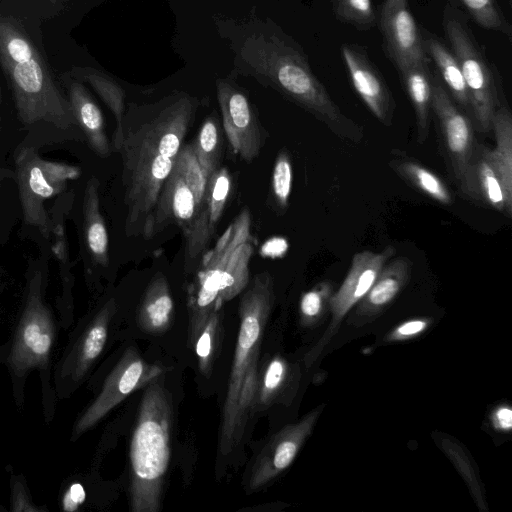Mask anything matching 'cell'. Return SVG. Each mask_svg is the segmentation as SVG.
<instances>
[{
	"instance_id": "cell-1",
	"label": "cell",
	"mask_w": 512,
	"mask_h": 512,
	"mask_svg": "<svg viewBox=\"0 0 512 512\" xmlns=\"http://www.w3.org/2000/svg\"><path fill=\"white\" fill-rule=\"evenodd\" d=\"M251 73L324 123L343 140L360 142L363 129L346 117L314 75L302 49L277 33L255 34L241 48Z\"/></svg>"
},
{
	"instance_id": "cell-2",
	"label": "cell",
	"mask_w": 512,
	"mask_h": 512,
	"mask_svg": "<svg viewBox=\"0 0 512 512\" xmlns=\"http://www.w3.org/2000/svg\"><path fill=\"white\" fill-rule=\"evenodd\" d=\"M41 275L31 278L10 338L0 345V363L11 379L12 393L22 408L29 374L37 371L41 384V404L46 423L56 411L52 357L57 345L59 324L44 300Z\"/></svg>"
},
{
	"instance_id": "cell-3",
	"label": "cell",
	"mask_w": 512,
	"mask_h": 512,
	"mask_svg": "<svg viewBox=\"0 0 512 512\" xmlns=\"http://www.w3.org/2000/svg\"><path fill=\"white\" fill-rule=\"evenodd\" d=\"M240 299V326L223 408L219 451L225 455L240 442L257 380L261 340L274 300L273 278L256 274Z\"/></svg>"
},
{
	"instance_id": "cell-4",
	"label": "cell",
	"mask_w": 512,
	"mask_h": 512,
	"mask_svg": "<svg viewBox=\"0 0 512 512\" xmlns=\"http://www.w3.org/2000/svg\"><path fill=\"white\" fill-rule=\"evenodd\" d=\"M173 409L167 391L151 382L146 388L130 444L131 509L156 512L160 508L170 459Z\"/></svg>"
},
{
	"instance_id": "cell-5",
	"label": "cell",
	"mask_w": 512,
	"mask_h": 512,
	"mask_svg": "<svg viewBox=\"0 0 512 512\" xmlns=\"http://www.w3.org/2000/svg\"><path fill=\"white\" fill-rule=\"evenodd\" d=\"M197 110L196 100L180 93L145 106H129L121 128V147L176 158Z\"/></svg>"
},
{
	"instance_id": "cell-6",
	"label": "cell",
	"mask_w": 512,
	"mask_h": 512,
	"mask_svg": "<svg viewBox=\"0 0 512 512\" xmlns=\"http://www.w3.org/2000/svg\"><path fill=\"white\" fill-rule=\"evenodd\" d=\"M442 26L450 49L461 68L470 96L472 116L479 128L484 133H489L493 116L502 105L497 74L460 9L446 5Z\"/></svg>"
},
{
	"instance_id": "cell-7",
	"label": "cell",
	"mask_w": 512,
	"mask_h": 512,
	"mask_svg": "<svg viewBox=\"0 0 512 512\" xmlns=\"http://www.w3.org/2000/svg\"><path fill=\"white\" fill-rule=\"evenodd\" d=\"M170 225H177L184 234V262L186 270H190L199 260L213 232L208 216L199 210L191 190L175 165L162 186L142 234L152 238Z\"/></svg>"
},
{
	"instance_id": "cell-8",
	"label": "cell",
	"mask_w": 512,
	"mask_h": 512,
	"mask_svg": "<svg viewBox=\"0 0 512 512\" xmlns=\"http://www.w3.org/2000/svg\"><path fill=\"white\" fill-rule=\"evenodd\" d=\"M251 214L242 210L225 229L215 246L202 258L201 269L188 288V345L192 347L209 315L220 310L221 276L235 248L251 239Z\"/></svg>"
},
{
	"instance_id": "cell-9",
	"label": "cell",
	"mask_w": 512,
	"mask_h": 512,
	"mask_svg": "<svg viewBox=\"0 0 512 512\" xmlns=\"http://www.w3.org/2000/svg\"><path fill=\"white\" fill-rule=\"evenodd\" d=\"M2 64L10 79L18 116L24 124L44 121L62 130L77 125L69 100L56 88L38 52L27 62Z\"/></svg>"
},
{
	"instance_id": "cell-10",
	"label": "cell",
	"mask_w": 512,
	"mask_h": 512,
	"mask_svg": "<svg viewBox=\"0 0 512 512\" xmlns=\"http://www.w3.org/2000/svg\"><path fill=\"white\" fill-rule=\"evenodd\" d=\"M117 311L114 298L107 300L91 317L79 323L53 368L57 400L71 397L102 354L110 325Z\"/></svg>"
},
{
	"instance_id": "cell-11",
	"label": "cell",
	"mask_w": 512,
	"mask_h": 512,
	"mask_svg": "<svg viewBox=\"0 0 512 512\" xmlns=\"http://www.w3.org/2000/svg\"><path fill=\"white\" fill-rule=\"evenodd\" d=\"M118 152L122 157L127 207L125 233L129 237L136 236L143 232L175 158L129 147H121Z\"/></svg>"
},
{
	"instance_id": "cell-12",
	"label": "cell",
	"mask_w": 512,
	"mask_h": 512,
	"mask_svg": "<svg viewBox=\"0 0 512 512\" xmlns=\"http://www.w3.org/2000/svg\"><path fill=\"white\" fill-rule=\"evenodd\" d=\"M431 111L438 123L449 174L462 197L468 199L471 160L478 142L469 116L452 100L436 73H433Z\"/></svg>"
},
{
	"instance_id": "cell-13",
	"label": "cell",
	"mask_w": 512,
	"mask_h": 512,
	"mask_svg": "<svg viewBox=\"0 0 512 512\" xmlns=\"http://www.w3.org/2000/svg\"><path fill=\"white\" fill-rule=\"evenodd\" d=\"M160 373L158 366L146 363L134 348L127 349L105 378L100 392L75 421L71 439L75 441L130 393L153 382Z\"/></svg>"
},
{
	"instance_id": "cell-14",
	"label": "cell",
	"mask_w": 512,
	"mask_h": 512,
	"mask_svg": "<svg viewBox=\"0 0 512 512\" xmlns=\"http://www.w3.org/2000/svg\"><path fill=\"white\" fill-rule=\"evenodd\" d=\"M394 254L395 248L389 245L381 252L362 251L353 256L344 281L330 298L331 322L323 336L305 358L307 367L317 360L336 334L341 321L367 294L383 267L392 259Z\"/></svg>"
},
{
	"instance_id": "cell-15",
	"label": "cell",
	"mask_w": 512,
	"mask_h": 512,
	"mask_svg": "<svg viewBox=\"0 0 512 512\" xmlns=\"http://www.w3.org/2000/svg\"><path fill=\"white\" fill-rule=\"evenodd\" d=\"M223 131L235 154L250 163L261 153L268 137L246 95L230 82L217 81Z\"/></svg>"
},
{
	"instance_id": "cell-16",
	"label": "cell",
	"mask_w": 512,
	"mask_h": 512,
	"mask_svg": "<svg viewBox=\"0 0 512 512\" xmlns=\"http://www.w3.org/2000/svg\"><path fill=\"white\" fill-rule=\"evenodd\" d=\"M379 28L383 49L397 70L428 59L408 0H384L379 15Z\"/></svg>"
},
{
	"instance_id": "cell-17",
	"label": "cell",
	"mask_w": 512,
	"mask_h": 512,
	"mask_svg": "<svg viewBox=\"0 0 512 512\" xmlns=\"http://www.w3.org/2000/svg\"><path fill=\"white\" fill-rule=\"evenodd\" d=\"M321 408H317L299 422L288 425L275 434L257 456L248 486L257 490L283 472L295 459L300 448L310 435Z\"/></svg>"
},
{
	"instance_id": "cell-18",
	"label": "cell",
	"mask_w": 512,
	"mask_h": 512,
	"mask_svg": "<svg viewBox=\"0 0 512 512\" xmlns=\"http://www.w3.org/2000/svg\"><path fill=\"white\" fill-rule=\"evenodd\" d=\"M341 54L352 85L370 112L383 125L393 121L395 101L389 87L367 52L356 44H342Z\"/></svg>"
},
{
	"instance_id": "cell-19",
	"label": "cell",
	"mask_w": 512,
	"mask_h": 512,
	"mask_svg": "<svg viewBox=\"0 0 512 512\" xmlns=\"http://www.w3.org/2000/svg\"><path fill=\"white\" fill-rule=\"evenodd\" d=\"M16 167L24 219L47 236L50 228L44 202L64 189L50 181L41 166V158L32 148L18 154Z\"/></svg>"
},
{
	"instance_id": "cell-20",
	"label": "cell",
	"mask_w": 512,
	"mask_h": 512,
	"mask_svg": "<svg viewBox=\"0 0 512 512\" xmlns=\"http://www.w3.org/2000/svg\"><path fill=\"white\" fill-rule=\"evenodd\" d=\"M411 270L412 262L404 256L386 263L367 294L349 315L348 324L361 327L381 315L408 283Z\"/></svg>"
},
{
	"instance_id": "cell-21",
	"label": "cell",
	"mask_w": 512,
	"mask_h": 512,
	"mask_svg": "<svg viewBox=\"0 0 512 512\" xmlns=\"http://www.w3.org/2000/svg\"><path fill=\"white\" fill-rule=\"evenodd\" d=\"M470 201L484 204L507 217L512 216V201L506 196L492 164L489 148L477 143L471 160Z\"/></svg>"
},
{
	"instance_id": "cell-22",
	"label": "cell",
	"mask_w": 512,
	"mask_h": 512,
	"mask_svg": "<svg viewBox=\"0 0 512 512\" xmlns=\"http://www.w3.org/2000/svg\"><path fill=\"white\" fill-rule=\"evenodd\" d=\"M424 51L436 66L437 74L456 105L472 115L470 96L456 57L450 48L436 35L420 28Z\"/></svg>"
},
{
	"instance_id": "cell-23",
	"label": "cell",
	"mask_w": 512,
	"mask_h": 512,
	"mask_svg": "<svg viewBox=\"0 0 512 512\" xmlns=\"http://www.w3.org/2000/svg\"><path fill=\"white\" fill-rule=\"evenodd\" d=\"M430 63L431 60L428 58L397 70L415 112L419 143L426 141L430 127L433 81Z\"/></svg>"
},
{
	"instance_id": "cell-24",
	"label": "cell",
	"mask_w": 512,
	"mask_h": 512,
	"mask_svg": "<svg viewBox=\"0 0 512 512\" xmlns=\"http://www.w3.org/2000/svg\"><path fill=\"white\" fill-rule=\"evenodd\" d=\"M69 103L90 147L99 156L108 157L112 147L105 133L102 112L81 84L74 82L69 86Z\"/></svg>"
},
{
	"instance_id": "cell-25",
	"label": "cell",
	"mask_w": 512,
	"mask_h": 512,
	"mask_svg": "<svg viewBox=\"0 0 512 512\" xmlns=\"http://www.w3.org/2000/svg\"><path fill=\"white\" fill-rule=\"evenodd\" d=\"M174 302L166 276L158 272L144 292L138 309V324L148 333H162L173 319Z\"/></svg>"
},
{
	"instance_id": "cell-26",
	"label": "cell",
	"mask_w": 512,
	"mask_h": 512,
	"mask_svg": "<svg viewBox=\"0 0 512 512\" xmlns=\"http://www.w3.org/2000/svg\"><path fill=\"white\" fill-rule=\"evenodd\" d=\"M83 215L88 250L96 263L107 266L109 262V239L104 218L100 211L99 181L95 177H91L86 184Z\"/></svg>"
},
{
	"instance_id": "cell-27",
	"label": "cell",
	"mask_w": 512,
	"mask_h": 512,
	"mask_svg": "<svg viewBox=\"0 0 512 512\" xmlns=\"http://www.w3.org/2000/svg\"><path fill=\"white\" fill-rule=\"evenodd\" d=\"M491 131L495 137L494 149H489L490 159L502 183L506 196L512 201V115L502 104L492 119Z\"/></svg>"
},
{
	"instance_id": "cell-28",
	"label": "cell",
	"mask_w": 512,
	"mask_h": 512,
	"mask_svg": "<svg viewBox=\"0 0 512 512\" xmlns=\"http://www.w3.org/2000/svg\"><path fill=\"white\" fill-rule=\"evenodd\" d=\"M289 365L285 359L275 356L257 374L256 386L250 411L268 408L282 396L289 377Z\"/></svg>"
},
{
	"instance_id": "cell-29",
	"label": "cell",
	"mask_w": 512,
	"mask_h": 512,
	"mask_svg": "<svg viewBox=\"0 0 512 512\" xmlns=\"http://www.w3.org/2000/svg\"><path fill=\"white\" fill-rule=\"evenodd\" d=\"M390 166L427 197L442 205L453 203V196L443 180L419 162L409 159L393 160Z\"/></svg>"
},
{
	"instance_id": "cell-30",
	"label": "cell",
	"mask_w": 512,
	"mask_h": 512,
	"mask_svg": "<svg viewBox=\"0 0 512 512\" xmlns=\"http://www.w3.org/2000/svg\"><path fill=\"white\" fill-rule=\"evenodd\" d=\"M254 253L252 238L240 243L232 252L221 276V305L239 295L249 283V264Z\"/></svg>"
},
{
	"instance_id": "cell-31",
	"label": "cell",
	"mask_w": 512,
	"mask_h": 512,
	"mask_svg": "<svg viewBox=\"0 0 512 512\" xmlns=\"http://www.w3.org/2000/svg\"><path fill=\"white\" fill-rule=\"evenodd\" d=\"M191 145L207 179L220 168L223 156V132L218 119L214 115L205 119Z\"/></svg>"
},
{
	"instance_id": "cell-32",
	"label": "cell",
	"mask_w": 512,
	"mask_h": 512,
	"mask_svg": "<svg viewBox=\"0 0 512 512\" xmlns=\"http://www.w3.org/2000/svg\"><path fill=\"white\" fill-rule=\"evenodd\" d=\"M448 4L463 9L484 29L501 32L511 37V26L496 0H447Z\"/></svg>"
},
{
	"instance_id": "cell-33",
	"label": "cell",
	"mask_w": 512,
	"mask_h": 512,
	"mask_svg": "<svg viewBox=\"0 0 512 512\" xmlns=\"http://www.w3.org/2000/svg\"><path fill=\"white\" fill-rule=\"evenodd\" d=\"M220 310L212 312L194 342L201 373L209 377L220 345Z\"/></svg>"
},
{
	"instance_id": "cell-34",
	"label": "cell",
	"mask_w": 512,
	"mask_h": 512,
	"mask_svg": "<svg viewBox=\"0 0 512 512\" xmlns=\"http://www.w3.org/2000/svg\"><path fill=\"white\" fill-rule=\"evenodd\" d=\"M37 53L32 43L8 19L0 18V60L2 63H22Z\"/></svg>"
},
{
	"instance_id": "cell-35",
	"label": "cell",
	"mask_w": 512,
	"mask_h": 512,
	"mask_svg": "<svg viewBox=\"0 0 512 512\" xmlns=\"http://www.w3.org/2000/svg\"><path fill=\"white\" fill-rule=\"evenodd\" d=\"M174 165L191 190L199 210L207 215L205 205L207 179L197 161L191 144L181 147L175 158Z\"/></svg>"
},
{
	"instance_id": "cell-36",
	"label": "cell",
	"mask_w": 512,
	"mask_h": 512,
	"mask_svg": "<svg viewBox=\"0 0 512 512\" xmlns=\"http://www.w3.org/2000/svg\"><path fill=\"white\" fill-rule=\"evenodd\" d=\"M86 79L115 116L117 126L113 136V148L117 150L121 141L122 119L125 114V93L116 82L97 72L87 73Z\"/></svg>"
},
{
	"instance_id": "cell-37",
	"label": "cell",
	"mask_w": 512,
	"mask_h": 512,
	"mask_svg": "<svg viewBox=\"0 0 512 512\" xmlns=\"http://www.w3.org/2000/svg\"><path fill=\"white\" fill-rule=\"evenodd\" d=\"M231 189V177L225 167H220L208 178L205 193V205L209 226L214 233L221 219Z\"/></svg>"
},
{
	"instance_id": "cell-38",
	"label": "cell",
	"mask_w": 512,
	"mask_h": 512,
	"mask_svg": "<svg viewBox=\"0 0 512 512\" xmlns=\"http://www.w3.org/2000/svg\"><path fill=\"white\" fill-rule=\"evenodd\" d=\"M333 294L330 282H320L311 290L304 293L300 300V320L302 325L311 326L317 323L326 309Z\"/></svg>"
},
{
	"instance_id": "cell-39",
	"label": "cell",
	"mask_w": 512,
	"mask_h": 512,
	"mask_svg": "<svg viewBox=\"0 0 512 512\" xmlns=\"http://www.w3.org/2000/svg\"><path fill=\"white\" fill-rule=\"evenodd\" d=\"M337 18L358 30H368L376 23L371 0H331Z\"/></svg>"
},
{
	"instance_id": "cell-40",
	"label": "cell",
	"mask_w": 512,
	"mask_h": 512,
	"mask_svg": "<svg viewBox=\"0 0 512 512\" xmlns=\"http://www.w3.org/2000/svg\"><path fill=\"white\" fill-rule=\"evenodd\" d=\"M293 170L289 153L282 149L275 160L271 191L277 207L286 210L292 188Z\"/></svg>"
},
{
	"instance_id": "cell-41",
	"label": "cell",
	"mask_w": 512,
	"mask_h": 512,
	"mask_svg": "<svg viewBox=\"0 0 512 512\" xmlns=\"http://www.w3.org/2000/svg\"><path fill=\"white\" fill-rule=\"evenodd\" d=\"M41 166L50 181L63 189H65L67 181L75 180L81 174L79 167L58 162L46 161L42 158Z\"/></svg>"
},
{
	"instance_id": "cell-42",
	"label": "cell",
	"mask_w": 512,
	"mask_h": 512,
	"mask_svg": "<svg viewBox=\"0 0 512 512\" xmlns=\"http://www.w3.org/2000/svg\"><path fill=\"white\" fill-rule=\"evenodd\" d=\"M86 493L80 483L71 484L64 492L61 500L62 510L66 512L77 511L85 502Z\"/></svg>"
},
{
	"instance_id": "cell-43",
	"label": "cell",
	"mask_w": 512,
	"mask_h": 512,
	"mask_svg": "<svg viewBox=\"0 0 512 512\" xmlns=\"http://www.w3.org/2000/svg\"><path fill=\"white\" fill-rule=\"evenodd\" d=\"M428 325V321L425 319H414L404 322L398 326L390 335L391 340H402L413 337L423 332Z\"/></svg>"
},
{
	"instance_id": "cell-44",
	"label": "cell",
	"mask_w": 512,
	"mask_h": 512,
	"mask_svg": "<svg viewBox=\"0 0 512 512\" xmlns=\"http://www.w3.org/2000/svg\"><path fill=\"white\" fill-rule=\"evenodd\" d=\"M12 485V511H39V508L33 507L26 494L23 482L14 480Z\"/></svg>"
},
{
	"instance_id": "cell-45",
	"label": "cell",
	"mask_w": 512,
	"mask_h": 512,
	"mask_svg": "<svg viewBox=\"0 0 512 512\" xmlns=\"http://www.w3.org/2000/svg\"><path fill=\"white\" fill-rule=\"evenodd\" d=\"M494 423L502 430H510L512 427V411L508 407L497 409L494 416Z\"/></svg>"
}]
</instances>
